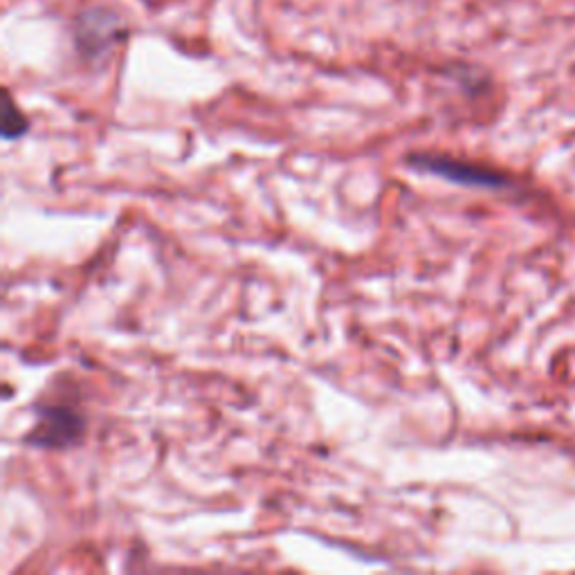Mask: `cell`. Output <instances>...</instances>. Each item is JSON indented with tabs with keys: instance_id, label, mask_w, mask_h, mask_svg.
<instances>
[{
	"instance_id": "2",
	"label": "cell",
	"mask_w": 575,
	"mask_h": 575,
	"mask_svg": "<svg viewBox=\"0 0 575 575\" xmlns=\"http://www.w3.org/2000/svg\"><path fill=\"white\" fill-rule=\"evenodd\" d=\"M410 164L418 168V172L441 176L450 183H459L467 187H505L509 185V180H505L501 174L492 172V168L461 162V160L438 155V153H414L410 155Z\"/></svg>"
},
{
	"instance_id": "3",
	"label": "cell",
	"mask_w": 575,
	"mask_h": 575,
	"mask_svg": "<svg viewBox=\"0 0 575 575\" xmlns=\"http://www.w3.org/2000/svg\"><path fill=\"white\" fill-rule=\"evenodd\" d=\"M29 130V122L23 115V111L12 101V95L5 92V115H3V138L16 140L21 135Z\"/></svg>"
},
{
	"instance_id": "1",
	"label": "cell",
	"mask_w": 575,
	"mask_h": 575,
	"mask_svg": "<svg viewBox=\"0 0 575 575\" xmlns=\"http://www.w3.org/2000/svg\"><path fill=\"white\" fill-rule=\"evenodd\" d=\"M37 423L27 432L25 441L39 450H71L86 436L84 414L67 402H43L34 414Z\"/></svg>"
}]
</instances>
